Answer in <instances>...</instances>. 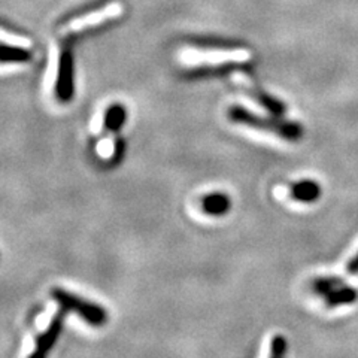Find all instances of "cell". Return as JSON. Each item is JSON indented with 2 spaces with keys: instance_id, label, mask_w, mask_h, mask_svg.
<instances>
[{
  "instance_id": "cell-1",
  "label": "cell",
  "mask_w": 358,
  "mask_h": 358,
  "mask_svg": "<svg viewBox=\"0 0 358 358\" xmlns=\"http://www.w3.org/2000/svg\"><path fill=\"white\" fill-rule=\"evenodd\" d=\"M229 117L233 122H238V124L273 133L276 136L282 138L285 141L296 142L303 136V127L297 124V122L287 121L276 117L267 118V117L257 115L254 112L245 109L242 106H231L229 110Z\"/></svg>"
},
{
  "instance_id": "cell-2",
  "label": "cell",
  "mask_w": 358,
  "mask_h": 358,
  "mask_svg": "<svg viewBox=\"0 0 358 358\" xmlns=\"http://www.w3.org/2000/svg\"><path fill=\"white\" fill-rule=\"evenodd\" d=\"M51 297L54 301H57L60 308H64L67 313H75L92 327H103L108 321V312L103 306L88 301L64 288L54 287L51 289Z\"/></svg>"
},
{
  "instance_id": "cell-3",
  "label": "cell",
  "mask_w": 358,
  "mask_h": 358,
  "mask_svg": "<svg viewBox=\"0 0 358 358\" xmlns=\"http://www.w3.org/2000/svg\"><path fill=\"white\" fill-rule=\"evenodd\" d=\"M312 291L320 296L327 308L348 306L358 300V291L336 276H318L312 281Z\"/></svg>"
},
{
  "instance_id": "cell-4",
  "label": "cell",
  "mask_w": 358,
  "mask_h": 358,
  "mask_svg": "<svg viewBox=\"0 0 358 358\" xmlns=\"http://www.w3.org/2000/svg\"><path fill=\"white\" fill-rule=\"evenodd\" d=\"M250 57L248 51L243 50H187L182 52L181 59L189 66L203 67H220L222 64L241 63Z\"/></svg>"
},
{
  "instance_id": "cell-5",
  "label": "cell",
  "mask_w": 358,
  "mask_h": 358,
  "mask_svg": "<svg viewBox=\"0 0 358 358\" xmlns=\"http://www.w3.org/2000/svg\"><path fill=\"white\" fill-rule=\"evenodd\" d=\"M120 14H121L120 3L105 5L103 8L90 10V13H87V14L71 18L69 21L64 22V24L62 26L60 31L63 36L76 35V33L87 31L90 29H96L97 26L102 24V22L117 18Z\"/></svg>"
},
{
  "instance_id": "cell-6",
  "label": "cell",
  "mask_w": 358,
  "mask_h": 358,
  "mask_svg": "<svg viewBox=\"0 0 358 358\" xmlns=\"http://www.w3.org/2000/svg\"><path fill=\"white\" fill-rule=\"evenodd\" d=\"M66 315H67V310L64 308L59 306V310L55 312V315L52 317L51 322L48 324V327L38 336L36 343H35V350H33V352L29 355V358H48L50 352L54 348V345L57 343L60 334L63 331Z\"/></svg>"
},
{
  "instance_id": "cell-7",
  "label": "cell",
  "mask_w": 358,
  "mask_h": 358,
  "mask_svg": "<svg viewBox=\"0 0 358 358\" xmlns=\"http://www.w3.org/2000/svg\"><path fill=\"white\" fill-rule=\"evenodd\" d=\"M73 62L71 59H63L60 62L57 84H55V94H57V99L60 102L67 103L73 99Z\"/></svg>"
},
{
  "instance_id": "cell-8",
  "label": "cell",
  "mask_w": 358,
  "mask_h": 358,
  "mask_svg": "<svg viewBox=\"0 0 358 358\" xmlns=\"http://www.w3.org/2000/svg\"><path fill=\"white\" fill-rule=\"evenodd\" d=\"M321 193L320 184L317 181H312V179L299 181L289 188L291 197L296 201H300V203H313L321 197Z\"/></svg>"
},
{
  "instance_id": "cell-9",
  "label": "cell",
  "mask_w": 358,
  "mask_h": 358,
  "mask_svg": "<svg viewBox=\"0 0 358 358\" xmlns=\"http://www.w3.org/2000/svg\"><path fill=\"white\" fill-rule=\"evenodd\" d=\"M231 208V199L224 193H212L201 200V209L210 217H222Z\"/></svg>"
},
{
  "instance_id": "cell-10",
  "label": "cell",
  "mask_w": 358,
  "mask_h": 358,
  "mask_svg": "<svg viewBox=\"0 0 358 358\" xmlns=\"http://www.w3.org/2000/svg\"><path fill=\"white\" fill-rule=\"evenodd\" d=\"M127 118V112L122 105H112L108 108L106 114H105V129L108 131H114L118 133L121 130V127L124 126Z\"/></svg>"
},
{
  "instance_id": "cell-11",
  "label": "cell",
  "mask_w": 358,
  "mask_h": 358,
  "mask_svg": "<svg viewBox=\"0 0 358 358\" xmlns=\"http://www.w3.org/2000/svg\"><path fill=\"white\" fill-rule=\"evenodd\" d=\"M30 57V54L26 48H21V47H8L5 45L3 47V52H2V60L3 63H17V62H27V59Z\"/></svg>"
},
{
  "instance_id": "cell-12",
  "label": "cell",
  "mask_w": 358,
  "mask_h": 358,
  "mask_svg": "<svg viewBox=\"0 0 358 358\" xmlns=\"http://www.w3.org/2000/svg\"><path fill=\"white\" fill-rule=\"evenodd\" d=\"M288 351V342L282 334H276L271 341V354L268 358H285Z\"/></svg>"
},
{
  "instance_id": "cell-13",
  "label": "cell",
  "mask_w": 358,
  "mask_h": 358,
  "mask_svg": "<svg viewBox=\"0 0 358 358\" xmlns=\"http://www.w3.org/2000/svg\"><path fill=\"white\" fill-rule=\"evenodd\" d=\"M346 271L351 275H358V252L348 262V264H346Z\"/></svg>"
}]
</instances>
